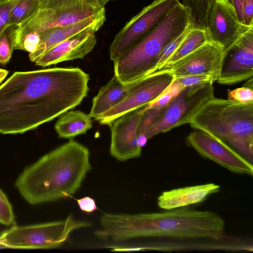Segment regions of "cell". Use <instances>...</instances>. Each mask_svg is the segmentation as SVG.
<instances>
[{"label": "cell", "mask_w": 253, "mask_h": 253, "mask_svg": "<svg viewBox=\"0 0 253 253\" xmlns=\"http://www.w3.org/2000/svg\"><path fill=\"white\" fill-rule=\"evenodd\" d=\"M14 222V215L11 205L6 195L0 188V223L11 225Z\"/></svg>", "instance_id": "f1b7e54d"}, {"label": "cell", "mask_w": 253, "mask_h": 253, "mask_svg": "<svg viewBox=\"0 0 253 253\" xmlns=\"http://www.w3.org/2000/svg\"><path fill=\"white\" fill-rule=\"evenodd\" d=\"M167 107V106H166ZM166 107L161 109H148L143 110L137 127V136L145 135L148 129L162 116Z\"/></svg>", "instance_id": "484cf974"}, {"label": "cell", "mask_w": 253, "mask_h": 253, "mask_svg": "<svg viewBox=\"0 0 253 253\" xmlns=\"http://www.w3.org/2000/svg\"><path fill=\"white\" fill-rule=\"evenodd\" d=\"M173 79L169 71L162 69L138 80L124 99L94 119L101 124L110 126L122 115L152 102L165 90Z\"/></svg>", "instance_id": "8fae6325"}, {"label": "cell", "mask_w": 253, "mask_h": 253, "mask_svg": "<svg viewBox=\"0 0 253 253\" xmlns=\"http://www.w3.org/2000/svg\"><path fill=\"white\" fill-rule=\"evenodd\" d=\"M182 3L190 12L192 28L205 30L207 0H182Z\"/></svg>", "instance_id": "7402d4cb"}, {"label": "cell", "mask_w": 253, "mask_h": 253, "mask_svg": "<svg viewBox=\"0 0 253 253\" xmlns=\"http://www.w3.org/2000/svg\"><path fill=\"white\" fill-rule=\"evenodd\" d=\"M184 87L174 79L170 84L154 101L143 107V110L161 109L166 107L172 99Z\"/></svg>", "instance_id": "cb8c5ba5"}, {"label": "cell", "mask_w": 253, "mask_h": 253, "mask_svg": "<svg viewBox=\"0 0 253 253\" xmlns=\"http://www.w3.org/2000/svg\"><path fill=\"white\" fill-rule=\"evenodd\" d=\"M105 12L96 0H39L34 11L13 32L14 46L29 34L74 23Z\"/></svg>", "instance_id": "8992f818"}, {"label": "cell", "mask_w": 253, "mask_h": 253, "mask_svg": "<svg viewBox=\"0 0 253 253\" xmlns=\"http://www.w3.org/2000/svg\"><path fill=\"white\" fill-rule=\"evenodd\" d=\"M87 147L70 140L26 167L15 186L32 205L72 197L91 169Z\"/></svg>", "instance_id": "3957f363"}, {"label": "cell", "mask_w": 253, "mask_h": 253, "mask_svg": "<svg viewBox=\"0 0 253 253\" xmlns=\"http://www.w3.org/2000/svg\"><path fill=\"white\" fill-rule=\"evenodd\" d=\"M243 8L244 24L253 26V0H244Z\"/></svg>", "instance_id": "d6a6232c"}, {"label": "cell", "mask_w": 253, "mask_h": 253, "mask_svg": "<svg viewBox=\"0 0 253 253\" xmlns=\"http://www.w3.org/2000/svg\"><path fill=\"white\" fill-rule=\"evenodd\" d=\"M106 20L105 12L91 16L68 25L46 29L38 34L40 43L36 50L29 53L30 60L35 61L62 42L84 32L95 33Z\"/></svg>", "instance_id": "2e32d148"}, {"label": "cell", "mask_w": 253, "mask_h": 253, "mask_svg": "<svg viewBox=\"0 0 253 253\" xmlns=\"http://www.w3.org/2000/svg\"><path fill=\"white\" fill-rule=\"evenodd\" d=\"M208 42L205 30L192 28L177 48L167 60L163 67L174 63Z\"/></svg>", "instance_id": "44dd1931"}, {"label": "cell", "mask_w": 253, "mask_h": 253, "mask_svg": "<svg viewBox=\"0 0 253 253\" xmlns=\"http://www.w3.org/2000/svg\"><path fill=\"white\" fill-rule=\"evenodd\" d=\"M97 0L101 5H102L103 7H105V5L106 4V3L108 2H109L110 1L114 0Z\"/></svg>", "instance_id": "d590c367"}, {"label": "cell", "mask_w": 253, "mask_h": 253, "mask_svg": "<svg viewBox=\"0 0 253 253\" xmlns=\"http://www.w3.org/2000/svg\"><path fill=\"white\" fill-rule=\"evenodd\" d=\"M8 71L6 70L0 68V84L5 79Z\"/></svg>", "instance_id": "e575fe53"}, {"label": "cell", "mask_w": 253, "mask_h": 253, "mask_svg": "<svg viewBox=\"0 0 253 253\" xmlns=\"http://www.w3.org/2000/svg\"><path fill=\"white\" fill-rule=\"evenodd\" d=\"M220 190V186L207 183L173 189L163 192L158 198L159 207L171 210L201 203L210 195Z\"/></svg>", "instance_id": "ac0fdd59"}, {"label": "cell", "mask_w": 253, "mask_h": 253, "mask_svg": "<svg viewBox=\"0 0 253 253\" xmlns=\"http://www.w3.org/2000/svg\"><path fill=\"white\" fill-rule=\"evenodd\" d=\"M253 75V27L225 53L219 78L222 84H232Z\"/></svg>", "instance_id": "5bb4252c"}, {"label": "cell", "mask_w": 253, "mask_h": 253, "mask_svg": "<svg viewBox=\"0 0 253 253\" xmlns=\"http://www.w3.org/2000/svg\"><path fill=\"white\" fill-rule=\"evenodd\" d=\"M91 223L77 220L72 214L65 219L34 225L14 226L0 234V247L20 249H50L62 245L77 229Z\"/></svg>", "instance_id": "52a82bcc"}, {"label": "cell", "mask_w": 253, "mask_h": 253, "mask_svg": "<svg viewBox=\"0 0 253 253\" xmlns=\"http://www.w3.org/2000/svg\"><path fill=\"white\" fill-rule=\"evenodd\" d=\"M179 0H155L131 18L116 35L109 48L115 61L147 36Z\"/></svg>", "instance_id": "9c48e42d"}, {"label": "cell", "mask_w": 253, "mask_h": 253, "mask_svg": "<svg viewBox=\"0 0 253 253\" xmlns=\"http://www.w3.org/2000/svg\"><path fill=\"white\" fill-rule=\"evenodd\" d=\"M228 99L241 102H253V88L243 86L228 92Z\"/></svg>", "instance_id": "4dcf8cb0"}, {"label": "cell", "mask_w": 253, "mask_h": 253, "mask_svg": "<svg viewBox=\"0 0 253 253\" xmlns=\"http://www.w3.org/2000/svg\"><path fill=\"white\" fill-rule=\"evenodd\" d=\"M141 109L122 115L109 126L111 132L110 152L120 161L138 158L141 154L137 135V127L142 114Z\"/></svg>", "instance_id": "9a60e30c"}, {"label": "cell", "mask_w": 253, "mask_h": 253, "mask_svg": "<svg viewBox=\"0 0 253 253\" xmlns=\"http://www.w3.org/2000/svg\"><path fill=\"white\" fill-rule=\"evenodd\" d=\"M189 124L231 146L252 163L253 102L213 97L198 111Z\"/></svg>", "instance_id": "277c9868"}, {"label": "cell", "mask_w": 253, "mask_h": 253, "mask_svg": "<svg viewBox=\"0 0 253 253\" xmlns=\"http://www.w3.org/2000/svg\"><path fill=\"white\" fill-rule=\"evenodd\" d=\"M15 27H7L0 37V64L5 65L10 60L14 49L13 32Z\"/></svg>", "instance_id": "d4e9b609"}, {"label": "cell", "mask_w": 253, "mask_h": 253, "mask_svg": "<svg viewBox=\"0 0 253 253\" xmlns=\"http://www.w3.org/2000/svg\"><path fill=\"white\" fill-rule=\"evenodd\" d=\"M80 209L87 213H92L97 209L94 200L88 196H86L77 200Z\"/></svg>", "instance_id": "1f68e13d"}, {"label": "cell", "mask_w": 253, "mask_h": 253, "mask_svg": "<svg viewBox=\"0 0 253 253\" xmlns=\"http://www.w3.org/2000/svg\"><path fill=\"white\" fill-rule=\"evenodd\" d=\"M174 79L184 87L209 83L213 84L217 81L212 76L207 74L190 75L174 78Z\"/></svg>", "instance_id": "83f0119b"}, {"label": "cell", "mask_w": 253, "mask_h": 253, "mask_svg": "<svg viewBox=\"0 0 253 253\" xmlns=\"http://www.w3.org/2000/svg\"><path fill=\"white\" fill-rule=\"evenodd\" d=\"M97 42L95 33L84 32L57 44L35 61L36 65L46 67L63 61L84 58Z\"/></svg>", "instance_id": "e0dca14e"}, {"label": "cell", "mask_w": 253, "mask_h": 253, "mask_svg": "<svg viewBox=\"0 0 253 253\" xmlns=\"http://www.w3.org/2000/svg\"><path fill=\"white\" fill-rule=\"evenodd\" d=\"M137 82L123 84L114 75L92 99L90 117L95 118L119 103L130 92Z\"/></svg>", "instance_id": "d6986e66"}, {"label": "cell", "mask_w": 253, "mask_h": 253, "mask_svg": "<svg viewBox=\"0 0 253 253\" xmlns=\"http://www.w3.org/2000/svg\"><path fill=\"white\" fill-rule=\"evenodd\" d=\"M235 8L239 21L244 24L243 4L244 0H227Z\"/></svg>", "instance_id": "836d02e7"}, {"label": "cell", "mask_w": 253, "mask_h": 253, "mask_svg": "<svg viewBox=\"0 0 253 253\" xmlns=\"http://www.w3.org/2000/svg\"><path fill=\"white\" fill-rule=\"evenodd\" d=\"M20 0H0V37L10 24V13Z\"/></svg>", "instance_id": "f546056e"}, {"label": "cell", "mask_w": 253, "mask_h": 253, "mask_svg": "<svg viewBox=\"0 0 253 253\" xmlns=\"http://www.w3.org/2000/svg\"><path fill=\"white\" fill-rule=\"evenodd\" d=\"M214 97L213 84L183 87L169 102L162 116L146 133L148 139L189 124L194 116Z\"/></svg>", "instance_id": "ba28073f"}, {"label": "cell", "mask_w": 253, "mask_h": 253, "mask_svg": "<svg viewBox=\"0 0 253 253\" xmlns=\"http://www.w3.org/2000/svg\"><path fill=\"white\" fill-rule=\"evenodd\" d=\"M225 55V52L219 44L208 42L174 63L161 69L169 71L174 78L207 74L217 81Z\"/></svg>", "instance_id": "4fadbf2b"}, {"label": "cell", "mask_w": 253, "mask_h": 253, "mask_svg": "<svg viewBox=\"0 0 253 253\" xmlns=\"http://www.w3.org/2000/svg\"><path fill=\"white\" fill-rule=\"evenodd\" d=\"M186 143L202 157L232 172L253 176L252 163L224 142L205 132L197 130L190 133Z\"/></svg>", "instance_id": "7c38bea8"}, {"label": "cell", "mask_w": 253, "mask_h": 253, "mask_svg": "<svg viewBox=\"0 0 253 253\" xmlns=\"http://www.w3.org/2000/svg\"><path fill=\"white\" fill-rule=\"evenodd\" d=\"M192 28V25H190L181 34L173 38L165 46L158 57L153 73L163 67L167 60L177 48Z\"/></svg>", "instance_id": "4316f807"}, {"label": "cell", "mask_w": 253, "mask_h": 253, "mask_svg": "<svg viewBox=\"0 0 253 253\" xmlns=\"http://www.w3.org/2000/svg\"><path fill=\"white\" fill-rule=\"evenodd\" d=\"M191 25L188 8L179 2L139 42L114 61V75L123 84L152 73L158 56L173 38Z\"/></svg>", "instance_id": "5b68a950"}, {"label": "cell", "mask_w": 253, "mask_h": 253, "mask_svg": "<svg viewBox=\"0 0 253 253\" xmlns=\"http://www.w3.org/2000/svg\"><path fill=\"white\" fill-rule=\"evenodd\" d=\"M89 80L79 68L14 72L0 85V133H23L74 109Z\"/></svg>", "instance_id": "6da1fadb"}, {"label": "cell", "mask_w": 253, "mask_h": 253, "mask_svg": "<svg viewBox=\"0 0 253 253\" xmlns=\"http://www.w3.org/2000/svg\"><path fill=\"white\" fill-rule=\"evenodd\" d=\"M252 27L239 21L227 0H207L205 30L208 41L219 44L225 53Z\"/></svg>", "instance_id": "30bf717a"}, {"label": "cell", "mask_w": 253, "mask_h": 253, "mask_svg": "<svg viewBox=\"0 0 253 253\" xmlns=\"http://www.w3.org/2000/svg\"><path fill=\"white\" fill-rule=\"evenodd\" d=\"M39 0H20L10 13V24L18 26L34 11Z\"/></svg>", "instance_id": "603a6c76"}, {"label": "cell", "mask_w": 253, "mask_h": 253, "mask_svg": "<svg viewBox=\"0 0 253 253\" xmlns=\"http://www.w3.org/2000/svg\"><path fill=\"white\" fill-rule=\"evenodd\" d=\"M54 127L59 137L71 139L90 129L92 120L89 115L81 111H71L63 114Z\"/></svg>", "instance_id": "ffe728a7"}, {"label": "cell", "mask_w": 253, "mask_h": 253, "mask_svg": "<svg viewBox=\"0 0 253 253\" xmlns=\"http://www.w3.org/2000/svg\"><path fill=\"white\" fill-rule=\"evenodd\" d=\"M100 224L95 236L112 243L138 238L219 242L225 236V229L224 220L217 213L185 207L162 212L105 213Z\"/></svg>", "instance_id": "7a4b0ae2"}]
</instances>
